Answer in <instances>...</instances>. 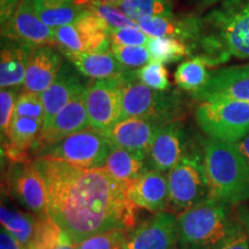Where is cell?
<instances>
[{"label": "cell", "mask_w": 249, "mask_h": 249, "mask_svg": "<svg viewBox=\"0 0 249 249\" xmlns=\"http://www.w3.org/2000/svg\"><path fill=\"white\" fill-rule=\"evenodd\" d=\"M43 130V120L33 118H13L5 136V156L14 163L28 160V151L34 148L37 139Z\"/></svg>", "instance_id": "7402d4cb"}, {"label": "cell", "mask_w": 249, "mask_h": 249, "mask_svg": "<svg viewBox=\"0 0 249 249\" xmlns=\"http://www.w3.org/2000/svg\"><path fill=\"white\" fill-rule=\"evenodd\" d=\"M127 198L135 209L160 213L170 207L167 176L157 170H145L126 185Z\"/></svg>", "instance_id": "2e32d148"}, {"label": "cell", "mask_w": 249, "mask_h": 249, "mask_svg": "<svg viewBox=\"0 0 249 249\" xmlns=\"http://www.w3.org/2000/svg\"><path fill=\"white\" fill-rule=\"evenodd\" d=\"M174 249H181V248H178V247H176Z\"/></svg>", "instance_id": "c3c4849f"}, {"label": "cell", "mask_w": 249, "mask_h": 249, "mask_svg": "<svg viewBox=\"0 0 249 249\" xmlns=\"http://www.w3.org/2000/svg\"><path fill=\"white\" fill-rule=\"evenodd\" d=\"M2 39L0 52V87L18 88L24 85L28 60L33 50L14 40Z\"/></svg>", "instance_id": "cb8c5ba5"}, {"label": "cell", "mask_w": 249, "mask_h": 249, "mask_svg": "<svg viewBox=\"0 0 249 249\" xmlns=\"http://www.w3.org/2000/svg\"><path fill=\"white\" fill-rule=\"evenodd\" d=\"M238 216H239V220L244 224L246 231L248 233V236H249V209L247 207H241L240 209H239V213H238Z\"/></svg>", "instance_id": "b9f144b4"}, {"label": "cell", "mask_w": 249, "mask_h": 249, "mask_svg": "<svg viewBox=\"0 0 249 249\" xmlns=\"http://www.w3.org/2000/svg\"><path fill=\"white\" fill-rule=\"evenodd\" d=\"M111 28L92 11H87L75 22L55 29L61 51L88 53L111 50Z\"/></svg>", "instance_id": "30bf717a"}, {"label": "cell", "mask_w": 249, "mask_h": 249, "mask_svg": "<svg viewBox=\"0 0 249 249\" xmlns=\"http://www.w3.org/2000/svg\"><path fill=\"white\" fill-rule=\"evenodd\" d=\"M62 64L61 54L51 45L33 50L28 60L24 90L42 95L53 82Z\"/></svg>", "instance_id": "44dd1931"}, {"label": "cell", "mask_w": 249, "mask_h": 249, "mask_svg": "<svg viewBox=\"0 0 249 249\" xmlns=\"http://www.w3.org/2000/svg\"><path fill=\"white\" fill-rule=\"evenodd\" d=\"M57 249H76V248H75V245L71 244L70 239H67L66 236L64 235V233H62V241Z\"/></svg>", "instance_id": "ee69618b"}, {"label": "cell", "mask_w": 249, "mask_h": 249, "mask_svg": "<svg viewBox=\"0 0 249 249\" xmlns=\"http://www.w3.org/2000/svg\"><path fill=\"white\" fill-rule=\"evenodd\" d=\"M148 157L127 149L114 147L104 161V167L118 181L127 183L138 179L147 170L144 160Z\"/></svg>", "instance_id": "484cf974"}, {"label": "cell", "mask_w": 249, "mask_h": 249, "mask_svg": "<svg viewBox=\"0 0 249 249\" xmlns=\"http://www.w3.org/2000/svg\"><path fill=\"white\" fill-rule=\"evenodd\" d=\"M90 11H92L97 17H99L107 24L111 29H118V28L126 27H139L138 22L132 20L123 13L114 4L99 0H92L89 6Z\"/></svg>", "instance_id": "1f68e13d"}, {"label": "cell", "mask_w": 249, "mask_h": 249, "mask_svg": "<svg viewBox=\"0 0 249 249\" xmlns=\"http://www.w3.org/2000/svg\"><path fill=\"white\" fill-rule=\"evenodd\" d=\"M0 249H23V246L2 227L0 233Z\"/></svg>", "instance_id": "60d3db41"}, {"label": "cell", "mask_w": 249, "mask_h": 249, "mask_svg": "<svg viewBox=\"0 0 249 249\" xmlns=\"http://www.w3.org/2000/svg\"><path fill=\"white\" fill-rule=\"evenodd\" d=\"M136 80V71H133L124 83L119 120L142 117L173 121L180 110L178 99L167 91L155 90Z\"/></svg>", "instance_id": "ba28073f"}, {"label": "cell", "mask_w": 249, "mask_h": 249, "mask_svg": "<svg viewBox=\"0 0 249 249\" xmlns=\"http://www.w3.org/2000/svg\"><path fill=\"white\" fill-rule=\"evenodd\" d=\"M192 95L201 102H249V65L211 71L207 85Z\"/></svg>", "instance_id": "4fadbf2b"}, {"label": "cell", "mask_w": 249, "mask_h": 249, "mask_svg": "<svg viewBox=\"0 0 249 249\" xmlns=\"http://www.w3.org/2000/svg\"><path fill=\"white\" fill-rule=\"evenodd\" d=\"M198 45L211 66L249 60V0H224L203 18Z\"/></svg>", "instance_id": "7a4b0ae2"}, {"label": "cell", "mask_w": 249, "mask_h": 249, "mask_svg": "<svg viewBox=\"0 0 249 249\" xmlns=\"http://www.w3.org/2000/svg\"><path fill=\"white\" fill-rule=\"evenodd\" d=\"M148 49L151 55V61L160 64H171L182 60L183 58L191 55V44L176 38H165V37H150Z\"/></svg>", "instance_id": "f1b7e54d"}, {"label": "cell", "mask_w": 249, "mask_h": 249, "mask_svg": "<svg viewBox=\"0 0 249 249\" xmlns=\"http://www.w3.org/2000/svg\"><path fill=\"white\" fill-rule=\"evenodd\" d=\"M24 117L44 121V105L40 93L26 91L20 93L15 103L13 118Z\"/></svg>", "instance_id": "e575fe53"}, {"label": "cell", "mask_w": 249, "mask_h": 249, "mask_svg": "<svg viewBox=\"0 0 249 249\" xmlns=\"http://www.w3.org/2000/svg\"><path fill=\"white\" fill-rule=\"evenodd\" d=\"M114 144L107 132L88 127L36 151V157H51L83 167H103Z\"/></svg>", "instance_id": "8992f818"}, {"label": "cell", "mask_w": 249, "mask_h": 249, "mask_svg": "<svg viewBox=\"0 0 249 249\" xmlns=\"http://www.w3.org/2000/svg\"><path fill=\"white\" fill-rule=\"evenodd\" d=\"M136 79L143 85L150 87L155 90L167 91L170 88L169 74H167L165 65L160 62L150 61L144 66L136 71Z\"/></svg>", "instance_id": "d6a6232c"}, {"label": "cell", "mask_w": 249, "mask_h": 249, "mask_svg": "<svg viewBox=\"0 0 249 249\" xmlns=\"http://www.w3.org/2000/svg\"><path fill=\"white\" fill-rule=\"evenodd\" d=\"M99 1H105V2H111V4H117V2L121 1V0H99Z\"/></svg>", "instance_id": "7dc6e473"}, {"label": "cell", "mask_w": 249, "mask_h": 249, "mask_svg": "<svg viewBox=\"0 0 249 249\" xmlns=\"http://www.w3.org/2000/svg\"><path fill=\"white\" fill-rule=\"evenodd\" d=\"M178 247L177 214L160 211L127 233L124 249H174Z\"/></svg>", "instance_id": "5bb4252c"}, {"label": "cell", "mask_w": 249, "mask_h": 249, "mask_svg": "<svg viewBox=\"0 0 249 249\" xmlns=\"http://www.w3.org/2000/svg\"><path fill=\"white\" fill-rule=\"evenodd\" d=\"M18 92L17 88L1 89L0 92V127H1V135L7 133L13 120V113Z\"/></svg>", "instance_id": "74e56055"}, {"label": "cell", "mask_w": 249, "mask_h": 249, "mask_svg": "<svg viewBox=\"0 0 249 249\" xmlns=\"http://www.w3.org/2000/svg\"><path fill=\"white\" fill-rule=\"evenodd\" d=\"M236 144H238L239 150L242 152V155H244L249 161V134L244 140H241L240 142L236 143Z\"/></svg>", "instance_id": "7bdbcfd3"}, {"label": "cell", "mask_w": 249, "mask_h": 249, "mask_svg": "<svg viewBox=\"0 0 249 249\" xmlns=\"http://www.w3.org/2000/svg\"><path fill=\"white\" fill-rule=\"evenodd\" d=\"M33 163L44 180L49 217L73 245L103 232L136 227L138 209L127 198L126 185L104 167L51 157H36Z\"/></svg>", "instance_id": "6da1fadb"}, {"label": "cell", "mask_w": 249, "mask_h": 249, "mask_svg": "<svg viewBox=\"0 0 249 249\" xmlns=\"http://www.w3.org/2000/svg\"><path fill=\"white\" fill-rule=\"evenodd\" d=\"M139 28L150 37L176 38L195 45L203 35V18L195 15H160L140 20Z\"/></svg>", "instance_id": "ac0fdd59"}, {"label": "cell", "mask_w": 249, "mask_h": 249, "mask_svg": "<svg viewBox=\"0 0 249 249\" xmlns=\"http://www.w3.org/2000/svg\"><path fill=\"white\" fill-rule=\"evenodd\" d=\"M2 38L20 43L30 50L57 44L55 30L46 26L37 15L31 0H22L11 20L1 27Z\"/></svg>", "instance_id": "8fae6325"}, {"label": "cell", "mask_w": 249, "mask_h": 249, "mask_svg": "<svg viewBox=\"0 0 249 249\" xmlns=\"http://www.w3.org/2000/svg\"><path fill=\"white\" fill-rule=\"evenodd\" d=\"M36 1H40V2H60V1H68V0H36ZM92 1V0H90Z\"/></svg>", "instance_id": "bcb514c9"}, {"label": "cell", "mask_w": 249, "mask_h": 249, "mask_svg": "<svg viewBox=\"0 0 249 249\" xmlns=\"http://www.w3.org/2000/svg\"><path fill=\"white\" fill-rule=\"evenodd\" d=\"M165 124H167L166 121L154 118H127L118 121L107 133L114 147L149 157L156 134Z\"/></svg>", "instance_id": "9a60e30c"}, {"label": "cell", "mask_w": 249, "mask_h": 249, "mask_svg": "<svg viewBox=\"0 0 249 249\" xmlns=\"http://www.w3.org/2000/svg\"><path fill=\"white\" fill-rule=\"evenodd\" d=\"M126 231L113 230L99 233L75 245L76 249H124Z\"/></svg>", "instance_id": "d590c367"}, {"label": "cell", "mask_w": 249, "mask_h": 249, "mask_svg": "<svg viewBox=\"0 0 249 249\" xmlns=\"http://www.w3.org/2000/svg\"><path fill=\"white\" fill-rule=\"evenodd\" d=\"M167 183L170 208L177 216L208 198L203 152L186 151L176 166L169 171Z\"/></svg>", "instance_id": "52a82bcc"}, {"label": "cell", "mask_w": 249, "mask_h": 249, "mask_svg": "<svg viewBox=\"0 0 249 249\" xmlns=\"http://www.w3.org/2000/svg\"><path fill=\"white\" fill-rule=\"evenodd\" d=\"M61 52L81 75L92 80L117 77L128 71L118 61L111 50L105 52H88V53L70 51Z\"/></svg>", "instance_id": "603a6c76"}, {"label": "cell", "mask_w": 249, "mask_h": 249, "mask_svg": "<svg viewBox=\"0 0 249 249\" xmlns=\"http://www.w3.org/2000/svg\"><path fill=\"white\" fill-rule=\"evenodd\" d=\"M111 51L124 68L142 67L151 61L148 46L144 45L126 46L112 44Z\"/></svg>", "instance_id": "836d02e7"}, {"label": "cell", "mask_w": 249, "mask_h": 249, "mask_svg": "<svg viewBox=\"0 0 249 249\" xmlns=\"http://www.w3.org/2000/svg\"><path fill=\"white\" fill-rule=\"evenodd\" d=\"M62 241V231L50 217H38L35 232L23 249H57Z\"/></svg>", "instance_id": "4dcf8cb0"}, {"label": "cell", "mask_w": 249, "mask_h": 249, "mask_svg": "<svg viewBox=\"0 0 249 249\" xmlns=\"http://www.w3.org/2000/svg\"><path fill=\"white\" fill-rule=\"evenodd\" d=\"M114 5L135 22L145 18L173 14L170 0H121Z\"/></svg>", "instance_id": "f546056e"}, {"label": "cell", "mask_w": 249, "mask_h": 249, "mask_svg": "<svg viewBox=\"0 0 249 249\" xmlns=\"http://www.w3.org/2000/svg\"><path fill=\"white\" fill-rule=\"evenodd\" d=\"M197 1L201 7H210V6L220 4V2H223L224 0H197Z\"/></svg>", "instance_id": "f6af8a7d"}, {"label": "cell", "mask_w": 249, "mask_h": 249, "mask_svg": "<svg viewBox=\"0 0 249 249\" xmlns=\"http://www.w3.org/2000/svg\"><path fill=\"white\" fill-rule=\"evenodd\" d=\"M213 249H249V236L244 224L239 220L234 231Z\"/></svg>", "instance_id": "f35d334b"}, {"label": "cell", "mask_w": 249, "mask_h": 249, "mask_svg": "<svg viewBox=\"0 0 249 249\" xmlns=\"http://www.w3.org/2000/svg\"><path fill=\"white\" fill-rule=\"evenodd\" d=\"M7 186L14 198L37 217H49L44 180L33 161L12 164Z\"/></svg>", "instance_id": "7c38bea8"}, {"label": "cell", "mask_w": 249, "mask_h": 249, "mask_svg": "<svg viewBox=\"0 0 249 249\" xmlns=\"http://www.w3.org/2000/svg\"><path fill=\"white\" fill-rule=\"evenodd\" d=\"M86 91L87 88L62 108L42 130L39 138L34 144L36 151L90 127L86 107Z\"/></svg>", "instance_id": "e0dca14e"}, {"label": "cell", "mask_w": 249, "mask_h": 249, "mask_svg": "<svg viewBox=\"0 0 249 249\" xmlns=\"http://www.w3.org/2000/svg\"><path fill=\"white\" fill-rule=\"evenodd\" d=\"M110 37L112 44L126 46H147L149 39H150V36H148L139 27H126L111 29Z\"/></svg>", "instance_id": "8d00e7d4"}, {"label": "cell", "mask_w": 249, "mask_h": 249, "mask_svg": "<svg viewBox=\"0 0 249 249\" xmlns=\"http://www.w3.org/2000/svg\"><path fill=\"white\" fill-rule=\"evenodd\" d=\"M186 134L178 121L165 124L156 134L149 151V165L152 170L169 172L185 155Z\"/></svg>", "instance_id": "ffe728a7"}, {"label": "cell", "mask_w": 249, "mask_h": 249, "mask_svg": "<svg viewBox=\"0 0 249 249\" xmlns=\"http://www.w3.org/2000/svg\"><path fill=\"white\" fill-rule=\"evenodd\" d=\"M211 66L209 60L203 55L191 58L181 62L174 73V81L180 88L194 93L207 85L210 77L208 67Z\"/></svg>", "instance_id": "4316f807"}, {"label": "cell", "mask_w": 249, "mask_h": 249, "mask_svg": "<svg viewBox=\"0 0 249 249\" xmlns=\"http://www.w3.org/2000/svg\"><path fill=\"white\" fill-rule=\"evenodd\" d=\"M229 204L205 198L177 216L181 249H213L234 231L239 222L230 217Z\"/></svg>", "instance_id": "277c9868"}, {"label": "cell", "mask_w": 249, "mask_h": 249, "mask_svg": "<svg viewBox=\"0 0 249 249\" xmlns=\"http://www.w3.org/2000/svg\"><path fill=\"white\" fill-rule=\"evenodd\" d=\"M80 75L81 74L70 61L64 62L53 82L42 93L44 105L43 129L62 108L87 88V85H83L81 81Z\"/></svg>", "instance_id": "d6986e66"}, {"label": "cell", "mask_w": 249, "mask_h": 249, "mask_svg": "<svg viewBox=\"0 0 249 249\" xmlns=\"http://www.w3.org/2000/svg\"><path fill=\"white\" fill-rule=\"evenodd\" d=\"M21 1L22 0H0V21H1V27H4L11 20Z\"/></svg>", "instance_id": "ab89813d"}, {"label": "cell", "mask_w": 249, "mask_h": 249, "mask_svg": "<svg viewBox=\"0 0 249 249\" xmlns=\"http://www.w3.org/2000/svg\"><path fill=\"white\" fill-rule=\"evenodd\" d=\"M1 225L9 234L13 235L21 245L27 246L35 232L38 217L34 213H26L15 209H9L2 203L0 208Z\"/></svg>", "instance_id": "83f0119b"}, {"label": "cell", "mask_w": 249, "mask_h": 249, "mask_svg": "<svg viewBox=\"0 0 249 249\" xmlns=\"http://www.w3.org/2000/svg\"><path fill=\"white\" fill-rule=\"evenodd\" d=\"M133 71L111 79L93 80L87 85L86 107L89 126L108 132L120 119L123 87Z\"/></svg>", "instance_id": "9c48e42d"}, {"label": "cell", "mask_w": 249, "mask_h": 249, "mask_svg": "<svg viewBox=\"0 0 249 249\" xmlns=\"http://www.w3.org/2000/svg\"><path fill=\"white\" fill-rule=\"evenodd\" d=\"M31 1L40 20L54 30L75 22L81 15L89 11L91 2L90 0H68L60 2Z\"/></svg>", "instance_id": "d4e9b609"}, {"label": "cell", "mask_w": 249, "mask_h": 249, "mask_svg": "<svg viewBox=\"0 0 249 249\" xmlns=\"http://www.w3.org/2000/svg\"><path fill=\"white\" fill-rule=\"evenodd\" d=\"M208 198L226 204L249 200V161L236 143L209 138L203 145Z\"/></svg>", "instance_id": "3957f363"}, {"label": "cell", "mask_w": 249, "mask_h": 249, "mask_svg": "<svg viewBox=\"0 0 249 249\" xmlns=\"http://www.w3.org/2000/svg\"><path fill=\"white\" fill-rule=\"evenodd\" d=\"M195 119L209 138L238 143L249 134V102H202Z\"/></svg>", "instance_id": "5b68a950"}]
</instances>
